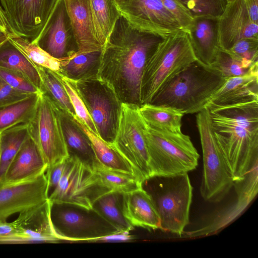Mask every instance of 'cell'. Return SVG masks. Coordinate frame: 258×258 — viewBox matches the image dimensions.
I'll return each instance as SVG.
<instances>
[{
    "mask_svg": "<svg viewBox=\"0 0 258 258\" xmlns=\"http://www.w3.org/2000/svg\"><path fill=\"white\" fill-rule=\"evenodd\" d=\"M143 187L151 197L161 220L160 229L181 236L189 224L192 186L187 173L155 176Z\"/></svg>",
    "mask_w": 258,
    "mask_h": 258,
    "instance_id": "8992f818",
    "label": "cell"
},
{
    "mask_svg": "<svg viewBox=\"0 0 258 258\" xmlns=\"http://www.w3.org/2000/svg\"><path fill=\"white\" fill-rule=\"evenodd\" d=\"M192 17H219L225 8L226 0H178Z\"/></svg>",
    "mask_w": 258,
    "mask_h": 258,
    "instance_id": "74e56055",
    "label": "cell"
},
{
    "mask_svg": "<svg viewBox=\"0 0 258 258\" xmlns=\"http://www.w3.org/2000/svg\"><path fill=\"white\" fill-rule=\"evenodd\" d=\"M211 66L219 71L226 79L243 76L258 70V65L248 67L221 48L219 49L215 60Z\"/></svg>",
    "mask_w": 258,
    "mask_h": 258,
    "instance_id": "8d00e7d4",
    "label": "cell"
},
{
    "mask_svg": "<svg viewBox=\"0 0 258 258\" xmlns=\"http://www.w3.org/2000/svg\"><path fill=\"white\" fill-rule=\"evenodd\" d=\"M6 35H7V29L0 23V37Z\"/></svg>",
    "mask_w": 258,
    "mask_h": 258,
    "instance_id": "c3c4849f",
    "label": "cell"
},
{
    "mask_svg": "<svg viewBox=\"0 0 258 258\" xmlns=\"http://www.w3.org/2000/svg\"><path fill=\"white\" fill-rule=\"evenodd\" d=\"M26 124L47 168L69 156L58 109L41 93L34 115Z\"/></svg>",
    "mask_w": 258,
    "mask_h": 258,
    "instance_id": "8fae6325",
    "label": "cell"
},
{
    "mask_svg": "<svg viewBox=\"0 0 258 258\" xmlns=\"http://www.w3.org/2000/svg\"><path fill=\"white\" fill-rule=\"evenodd\" d=\"M226 80L212 66L197 60L168 82L150 104L170 107L184 114L197 113Z\"/></svg>",
    "mask_w": 258,
    "mask_h": 258,
    "instance_id": "3957f363",
    "label": "cell"
},
{
    "mask_svg": "<svg viewBox=\"0 0 258 258\" xmlns=\"http://www.w3.org/2000/svg\"><path fill=\"white\" fill-rule=\"evenodd\" d=\"M40 94L30 95L0 108V133L19 124L27 123L34 115Z\"/></svg>",
    "mask_w": 258,
    "mask_h": 258,
    "instance_id": "836d02e7",
    "label": "cell"
},
{
    "mask_svg": "<svg viewBox=\"0 0 258 258\" xmlns=\"http://www.w3.org/2000/svg\"><path fill=\"white\" fill-rule=\"evenodd\" d=\"M218 31L220 48L224 50L241 39H258V24L250 19L244 0L227 3L219 17Z\"/></svg>",
    "mask_w": 258,
    "mask_h": 258,
    "instance_id": "e0dca14e",
    "label": "cell"
},
{
    "mask_svg": "<svg viewBox=\"0 0 258 258\" xmlns=\"http://www.w3.org/2000/svg\"><path fill=\"white\" fill-rule=\"evenodd\" d=\"M48 200L46 172L25 180L0 182V221Z\"/></svg>",
    "mask_w": 258,
    "mask_h": 258,
    "instance_id": "9a60e30c",
    "label": "cell"
},
{
    "mask_svg": "<svg viewBox=\"0 0 258 258\" xmlns=\"http://www.w3.org/2000/svg\"><path fill=\"white\" fill-rule=\"evenodd\" d=\"M123 216L133 227L160 229L161 220L153 200L143 186L122 195Z\"/></svg>",
    "mask_w": 258,
    "mask_h": 258,
    "instance_id": "603a6c76",
    "label": "cell"
},
{
    "mask_svg": "<svg viewBox=\"0 0 258 258\" xmlns=\"http://www.w3.org/2000/svg\"><path fill=\"white\" fill-rule=\"evenodd\" d=\"M117 8L132 26L162 38L182 29L161 0H124Z\"/></svg>",
    "mask_w": 258,
    "mask_h": 258,
    "instance_id": "5bb4252c",
    "label": "cell"
},
{
    "mask_svg": "<svg viewBox=\"0 0 258 258\" xmlns=\"http://www.w3.org/2000/svg\"><path fill=\"white\" fill-rule=\"evenodd\" d=\"M139 111L145 122L152 127L172 132L181 131L184 114L174 108L148 103L139 106Z\"/></svg>",
    "mask_w": 258,
    "mask_h": 258,
    "instance_id": "83f0119b",
    "label": "cell"
},
{
    "mask_svg": "<svg viewBox=\"0 0 258 258\" xmlns=\"http://www.w3.org/2000/svg\"><path fill=\"white\" fill-rule=\"evenodd\" d=\"M62 133L69 156L74 157L93 169L99 164L88 137L74 117L58 109Z\"/></svg>",
    "mask_w": 258,
    "mask_h": 258,
    "instance_id": "d4e9b609",
    "label": "cell"
},
{
    "mask_svg": "<svg viewBox=\"0 0 258 258\" xmlns=\"http://www.w3.org/2000/svg\"><path fill=\"white\" fill-rule=\"evenodd\" d=\"M244 2L250 19L258 24V0H244Z\"/></svg>",
    "mask_w": 258,
    "mask_h": 258,
    "instance_id": "7dc6e473",
    "label": "cell"
},
{
    "mask_svg": "<svg viewBox=\"0 0 258 258\" xmlns=\"http://www.w3.org/2000/svg\"><path fill=\"white\" fill-rule=\"evenodd\" d=\"M61 60L78 52V46L63 0H60L42 31L33 42Z\"/></svg>",
    "mask_w": 258,
    "mask_h": 258,
    "instance_id": "2e32d148",
    "label": "cell"
},
{
    "mask_svg": "<svg viewBox=\"0 0 258 258\" xmlns=\"http://www.w3.org/2000/svg\"><path fill=\"white\" fill-rule=\"evenodd\" d=\"M237 201L232 206L217 214L203 227L183 232L186 237H196L213 234L237 218L254 199L258 191V166L254 167L241 180L235 181Z\"/></svg>",
    "mask_w": 258,
    "mask_h": 258,
    "instance_id": "ac0fdd59",
    "label": "cell"
},
{
    "mask_svg": "<svg viewBox=\"0 0 258 258\" xmlns=\"http://www.w3.org/2000/svg\"><path fill=\"white\" fill-rule=\"evenodd\" d=\"M234 182L258 165V101L207 108Z\"/></svg>",
    "mask_w": 258,
    "mask_h": 258,
    "instance_id": "7a4b0ae2",
    "label": "cell"
},
{
    "mask_svg": "<svg viewBox=\"0 0 258 258\" xmlns=\"http://www.w3.org/2000/svg\"><path fill=\"white\" fill-rule=\"evenodd\" d=\"M139 108L122 103L117 133L111 145L131 164L143 183L150 178L151 172L145 136L146 123Z\"/></svg>",
    "mask_w": 258,
    "mask_h": 258,
    "instance_id": "7c38bea8",
    "label": "cell"
},
{
    "mask_svg": "<svg viewBox=\"0 0 258 258\" xmlns=\"http://www.w3.org/2000/svg\"><path fill=\"white\" fill-rule=\"evenodd\" d=\"M50 217L59 240L94 242L118 231L93 209L74 204H51Z\"/></svg>",
    "mask_w": 258,
    "mask_h": 258,
    "instance_id": "9c48e42d",
    "label": "cell"
},
{
    "mask_svg": "<svg viewBox=\"0 0 258 258\" xmlns=\"http://www.w3.org/2000/svg\"><path fill=\"white\" fill-rule=\"evenodd\" d=\"M75 83L98 136L108 144H113L119 124L122 102L112 87L97 77Z\"/></svg>",
    "mask_w": 258,
    "mask_h": 258,
    "instance_id": "ba28073f",
    "label": "cell"
},
{
    "mask_svg": "<svg viewBox=\"0 0 258 258\" xmlns=\"http://www.w3.org/2000/svg\"><path fill=\"white\" fill-rule=\"evenodd\" d=\"M9 40L34 65L47 68L60 74V60L45 51L37 44L20 36L12 31L7 33Z\"/></svg>",
    "mask_w": 258,
    "mask_h": 258,
    "instance_id": "e575fe53",
    "label": "cell"
},
{
    "mask_svg": "<svg viewBox=\"0 0 258 258\" xmlns=\"http://www.w3.org/2000/svg\"><path fill=\"white\" fill-rule=\"evenodd\" d=\"M0 237H14L19 238L22 243H25V239L21 236L14 222L8 223L0 221Z\"/></svg>",
    "mask_w": 258,
    "mask_h": 258,
    "instance_id": "f6af8a7d",
    "label": "cell"
},
{
    "mask_svg": "<svg viewBox=\"0 0 258 258\" xmlns=\"http://www.w3.org/2000/svg\"><path fill=\"white\" fill-rule=\"evenodd\" d=\"M163 38L134 27L121 15L117 20L101 50L97 77L112 87L122 103L142 105L143 72Z\"/></svg>",
    "mask_w": 258,
    "mask_h": 258,
    "instance_id": "6da1fadb",
    "label": "cell"
},
{
    "mask_svg": "<svg viewBox=\"0 0 258 258\" xmlns=\"http://www.w3.org/2000/svg\"><path fill=\"white\" fill-rule=\"evenodd\" d=\"M66 159L47 169L46 174L48 180V196L56 187L61 177L65 167Z\"/></svg>",
    "mask_w": 258,
    "mask_h": 258,
    "instance_id": "ee69618b",
    "label": "cell"
},
{
    "mask_svg": "<svg viewBox=\"0 0 258 258\" xmlns=\"http://www.w3.org/2000/svg\"><path fill=\"white\" fill-rule=\"evenodd\" d=\"M91 1L95 37L103 48L121 15L114 0Z\"/></svg>",
    "mask_w": 258,
    "mask_h": 258,
    "instance_id": "4dcf8cb0",
    "label": "cell"
},
{
    "mask_svg": "<svg viewBox=\"0 0 258 258\" xmlns=\"http://www.w3.org/2000/svg\"><path fill=\"white\" fill-rule=\"evenodd\" d=\"M219 17L194 18L185 31L197 60L211 66L220 48Z\"/></svg>",
    "mask_w": 258,
    "mask_h": 258,
    "instance_id": "d6986e66",
    "label": "cell"
},
{
    "mask_svg": "<svg viewBox=\"0 0 258 258\" xmlns=\"http://www.w3.org/2000/svg\"><path fill=\"white\" fill-rule=\"evenodd\" d=\"M110 191L92 168L69 156L61 177L48 200L51 204L68 203L92 209L98 198Z\"/></svg>",
    "mask_w": 258,
    "mask_h": 258,
    "instance_id": "30bf717a",
    "label": "cell"
},
{
    "mask_svg": "<svg viewBox=\"0 0 258 258\" xmlns=\"http://www.w3.org/2000/svg\"><path fill=\"white\" fill-rule=\"evenodd\" d=\"M124 0H114L116 5V7L118 5H119L120 4H121V3H122L123 2H124Z\"/></svg>",
    "mask_w": 258,
    "mask_h": 258,
    "instance_id": "f907efd6",
    "label": "cell"
},
{
    "mask_svg": "<svg viewBox=\"0 0 258 258\" xmlns=\"http://www.w3.org/2000/svg\"><path fill=\"white\" fill-rule=\"evenodd\" d=\"M49 200L19 214L14 221L26 242H55L56 236L51 221Z\"/></svg>",
    "mask_w": 258,
    "mask_h": 258,
    "instance_id": "44dd1931",
    "label": "cell"
},
{
    "mask_svg": "<svg viewBox=\"0 0 258 258\" xmlns=\"http://www.w3.org/2000/svg\"><path fill=\"white\" fill-rule=\"evenodd\" d=\"M8 39V36H4L2 37H0V44L3 43L5 41H6Z\"/></svg>",
    "mask_w": 258,
    "mask_h": 258,
    "instance_id": "681fc988",
    "label": "cell"
},
{
    "mask_svg": "<svg viewBox=\"0 0 258 258\" xmlns=\"http://www.w3.org/2000/svg\"><path fill=\"white\" fill-rule=\"evenodd\" d=\"M60 0H0V6L13 32L34 42Z\"/></svg>",
    "mask_w": 258,
    "mask_h": 258,
    "instance_id": "4fadbf2b",
    "label": "cell"
},
{
    "mask_svg": "<svg viewBox=\"0 0 258 258\" xmlns=\"http://www.w3.org/2000/svg\"><path fill=\"white\" fill-rule=\"evenodd\" d=\"M197 60L185 30L180 29L163 38L149 57L143 72L142 105L150 103L168 82Z\"/></svg>",
    "mask_w": 258,
    "mask_h": 258,
    "instance_id": "277c9868",
    "label": "cell"
},
{
    "mask_svg": "<svg viewBox=\"0 0 258 258\" xmlns=\"http://www.w3.org/2000/svg\"><path fill=\"white\" fill-rule=\"evenodd\" d=\"M47 165L39 149L29 136L10 164L3 182H14L46 172Z\"/></svg>",
    "mask_w": 258,
    "mask_h": 258,
    "instance_id": "cb8c5ba5",
    "label": "cell"
},
{
    "mask_svg": "<svg viewBox=\"0 0 258 258\" xmlns=\"http://www.w3.org/2000/svg\"><path fill=\"white\" fill-rule=\"evenodd\" d=\"M78 46L77 53L102 50L95 35L91 0H63Z\"/></svg>",
    "mask_w": 258,
    "mask_h": 258,
    "instance_id": "ffe728a7",
    "label": "cell"
},
{
    "mask_svg": "<svg viewBox=\"0 0 258 258\" xmlns=\"http://www.w3.org/2000/svg\"><path fill=\"white\" fill-rule=\"evenodd\" d=\"M225 51L248 67L258 65V39H241Z\"/></svg>",
    "mask_w": 258,
    "mask_h": 258,
    "instance_id": "ab89813d",
    "label": "cell"
},
{
    "mask_svg": "<svg viewBox=\"0 0 258 258\" xmlns=\"http://www.w3.org/2000/svg\"><path fill=\"white\" fill-rule=\"evenodd\" d=\"M130 231H117L113 233L101 237L97 239L94 242H127L131 241L135 238V236L130 233Z\"/></svg>",
    "mask_w": 258,
    "mask_h": 258,
    "instance_id": "bcb514c9",
    "label": "cell"
},
{
    "mask_svg": "<svg viewBox=\"0 0 258 258\" xmlns=\"http://www.w3.org/2000/svg\"><path fill=\"white\" fill-rule=\"evenodd\" d=\"M93 170L102 184L111 191L124 194L142 187L143 182L135 176L108 169L100 164Z\"/></svg>",
    "mask_w": 258,
    "mask_h": 258,
    "instance_id": "d590c367",
    "label": "cell"
},
{
    "mask_svg": "<svg viewBox=\"0 0 258 258\" xmlns=\"http://www.w3.org/2000/svg\"><path fill=\"white\" fill-rule=\"evenodd\" d=\"M29 95L13 88L0 77V108L21 101Z\"/></svg>",
    "mask_w": 258,
    "mask_h": 258,
    "instance_id": "7bdbcfd3",
    "label": "cell"
},
{
    "mask_svg": "<svg viewBox=\"0 0 258 258\" xmlns=\"http://www.w3.org/2000/svg\"><path fill=\"white\" fill-rule=\"evenodd\" d=\"M29 137L26 123L19 124L0 133V182H3L10 164Z\"/></svg>",
    "mask_w": 258,
    "mask_h": 258,
    "instance_id": "d6a6232c",
    "label": "cell"
},
{
    "mask_svg": "<svg viewBox=\"0 0 258 258\" xmlns=\"http://www.w3.org/2000/svg\"><path fill=\"white\" fill-rule=\"evenodd\" d=\"M34 66L41 80V93L57 108L75 116V111L60 80L59 74L43 67Z\"/></svg>",
    "mask_w": 258,
    "mask_h": 258,
    "instance_id": "f1b7e54d",
    "label": "cell"
},
{
    "mask_svg": "<svg viewBox=\"0 0 258 258\" xmlns=\"http://www.w3.org/2000/svg\"><path fill=\"white\" fill-rule=\"evenodd\" d=\"M165 8L174 17L181 28L186 30L193 18L178 0H161Z\"/></svg>",
    "mask_w": 258,
    "mask_h": 258,
    "instance_id": "b9f144b4",
    "label": "cell"
},
{
    "mask_svg": "<svg viewBox=\"0 0 258 258\" xmlns=\"http://www.w3.org/2000/svg\"><path fill=\"white\" fill-rule=\"evenodd\" d=\"M59 77L78 118L89 129L98 135L95 125L76 87L75 81L59 74Z\"/></svg>",
    "mask_w": 258,
    "mask_h": 258,
    "instance_id": "f35d334b",
    "label": "cell"
},
{
    "mask_svg": "<svg viewBox=\"0 0 258 258\" xmlns=\"http://www.w3.org/2000/svg\"><path fill=\"white\" fill-rule=\"evenodd\" d=\"M123 194L110 191L98 198L92 209L118 231H131L134 229L123 216L122 211Z\"/></svg>",
    "mask_w": 258,
    "mask_h": 258,
    "instance_id": "f546056e",
    "label": "cell"
},
{
    "mask_svg": "<svg viewBox=\"0 0 258 258\" xmlns=\"http://www.w3.org/2000/svg\"><path fill=\"white\" fill-rule=\"evenodd\" d=\"M226 1L227 3H228V2H229L232 1L233 0H226Z\"/></svg>",
    "mask_w": 258,
    "mask_h": 258,
    "instance_id": "816d5d0a",
    "label": "cell"
},
{
    "mask_svg": "<svg viewBox=\"0 0 258 258\" xmlns=\"http://www.w3.org/2000/svg\"><path fill=\"white\" fill-rule=\"evenodd\" d=\"M74 118L88 137L96 158L100 165L110 170L135 176L141 180L131 164L111 144L102 140L76 116Z\"/></svg>",
    "mask_w": 258,
    "mask_h": 258,
    "instance_id": "484cf974",
    "label": "cell"
},
{
    "mask_svg": "<svg viewBox=\"0 0 258 258\" xmlns=\"http://www.w3.org/2000/svg\"><path fill=\"white\" fill-rule=\"evenodd\" d=\"M101 50L78 54L60 60V74L77 81L97 77L101 60Z\"/></svg>",
    "mask_w": 258,
    "mask_h": 258,
    "instance_id": "4316f807",
    "label": "cell"
},
{
    "mask_svg": "<svg viewBox=\"0 0 258 258\" xmlns=\"http://www.w3.org/2000/svg\"><path fill=\"white\" fill-rule=\"evenodd\" d=\"M0 160H1V141H0Z\"/></svg>",
    "mask_w": 258,
    "mask_h": 258,
    "instance_id": "f5cc1de1",
    "label": "cell"
},
{
    "mask_svg": "<svg viewBox=\"0 0 258 258\" xmlns=\"http://www.w3.org/2000/svg\"><path fill=\"white\" fill-rule=\"evenodd\" d=\"M258 101V70L226 80L213 95L205 108Z\"/></svg>",
    "mask_w": 258,
    "mask_h": 258,
    "instance_id": "7402d4cb",
    "label": "cell"
},
{
    "mask_svg": "<svg viewBox=\"0 0 258 258\" xmlns=\"http://www.w3.org/2000/svg\"><path fill=\"white\" fill-rule=\"evenodd\" d=\"M0 77L13 88L31 95L40 94V90L22 73L0 68Z\"/></svg>",
    "mask_w": 258,
    "mask_h": 258,
    "instance_id": "60d3db41",
    "label": "cell"
},
{
    "mask_svg": "<svg viewBox=\"0 0 258 258\" xmlns=\"http://www.w3.org/2000/svg\"><path fill=\"white\" fill-rule=\"evenodd\" d=\"M196 118L203 157L201 194L205 201L218 203L233 186L234 180L215 138L209 110L205 108L197 113Z\"/></svg>",
    "mask_w": 258,
    "mask_h": 258,
    "instance_id": "52a82bcc",
    "label": "cell"
},
{
    "mask_svg": "<svg viewBox=\"0 0 258 258\" xmlns=\"http://www.w3.org/2000/svg\"><path fill=\"white\" fill-rule=\"evenodd\" d=\"M0 68L22 73L40 90L41 80L36 67L8 38L0 44Z\"/></svg>",
    "mask_w": 258,
    "mask_h": 258,
    "instance_id": "1f68e13d",
    "label": "cell"
},
{
    "mask_svg": "<svg viewBox=\"0 0 258 258\" xmlns=\"http://www.w3.org/2000/svg\"><path fill=\"white\" fill-rule=\"evenodd\" d=\"M145 136L150 177L187 173L198 165L200 155L190 137L182 131L158 130L146 123Z\"/></svg>",
    "mask_w": 258,
    "mask_h": 258,
    "instance_id": "5b68a950",
    "label": "cell"
}]
</instances>
